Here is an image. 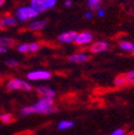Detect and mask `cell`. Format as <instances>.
<instances>
[{
  "label": "cell",
  "mask_w": 134,
  "mask_h": 135,
  "mask_svg": "<svg viewBox=\"0 0 134 135\" xmlns=\"http://www.w3.org/2000/svg\"><path fill=\"white\" fill-rule=\"evenodd\" d=\"M36 92L40 98H46V99H55L57 94L55 89L50 86H47V85H39L36 88Z\"/></svg>",
  "instance_id": "5"
},
{
  "label": "cell",
  "mask_w": 134,
  "mask_h": 135,
  "mask_svg": "<svg viewBox=\"0 0 134 135\" xmlns=\"http://www.w3.org/2000/svg\"><path fill=\"white\" fill-rule=\"evenodd\" d=\"M5 2H6V0H0V8H2L4 6Z\"/></svg>",
  "instance_id": "29"
},
{
  "label": "cell",
  "mask_w": 134,
  "mask_h": 135,
  "mask_svg": "<svg viewBox=\"0 0 134 135\" xmlns=\"http://www.w3.org/2000/svg\"><path fill=\"white\" fill-rule=\"evenodd\" d=\"M131 54H132V55H134V49H133V51L131 52Z\"/></svg>",
  "instance_id": "30"
},
{
  "label": "cell",
  "mask_w": 134,
  "mask_h": 135,
  "mask_svg": "<svg viewBox=\"0 0 134 135\" xmlns=\"http://www.w3.org/2000/svg\"><path fill=\"white\" fill-rule=\"evenodd\" d=\"M0 120L5 124H9L13 121V115L9 113H4L0 114Z\"/></svg>",
  "instance_id": "18"
},
{
  "label": "cell",
  "mask_w": 134,
  "mask_h": 135,
  "mask_svg": "<svg viewBox=\"0 0 134 135\" xmlns=\"http://www.w3.org/2000/svg\"><path fill=\"white\" fill-rule=\"evenodd\" d=\"M7 51H8V49L4 48V47H2V46H0V55H1V54H6Z\"/></svg>",
  "instance_id": "27"
},
{
  "label": "cell",
  "mask_w": 134,
  "mask_h": 135,
  "mask_svg": "<svg viewBox=\"0 0 134 135\" xmlns=\"http://www.w3.org/2000/svg\"><path fill=\"white\" fill-rule=\"evenodd\" d=\"M65 6L68 7V8L71 7V6H72V1H71V0H66V1H65Z\"/></svg>",
  "instance_id": "26"
},
{
  "label": "cell",
  "mask_w": 134,
  "mask_h": 135,
  "mask_svg": "<svg viewBox=\"0 0 134 135\" xmlns=\"http://www.w3.org/2000/svg\"><path fill=\"white\" fill-rule=\"evenodd\" d=\"M77 33L75 31H68L60 34L58 36V40L63 43H72L75 40Z\"/></svg>",
  "instance_id": "11"
},
{
  "label": "cell",
  "mask_w": 134,
  "mask_h": 135,
  "mask_svg": "<svg viewBox=\"0 0 134 135\" xmlns=\"http://www.w3.org/2000/svg\"><path fill=\"white\" fill-rule=\"evenodd\" d=\"M109 135H126V131L123 128H118V129H113Z\"/></svg>",
  "instance_id": "23"
},
{
  "label": "cell",
  "mask_w": 134,
  "mask_h": 135,
  "mask_svg": "<svg viewBox=\"0 0 134 135\" xmlns=\"http://www.w3.org/2000/svg\"><path fill=\"white\" fill-rule=\"evenodd\" d=\"M113 84L114 86L116 87H124L125 85H127V80L125 78V75L124 74H120V75H117L113 80Z\"/></svg>",
  "instance_id": "15"
},
{
  "label": "cell",
  "mask_w": 134,
  "mask_h": 135,
  "mask_svg": "<svg viewBox=\"0 0 134 135\" xmlns=\"http://www.w3.org/2000/svg\"><path fill=\"white\" fill-rule=\"evenodd\" d=\"M93 40V35L90 32L84 31L81 32V33H77V36L75 38V42L76 44L79 45V46H84V45H87L89 43H91Z\"/></svg>",
  "instance_id": "6"
},
{
  "label": "cell",
  "mask_w": 134,
  "mask_h": 135,
  "mask_svg": "<svg viewBox=\"0 0 134 135\" xmlns=\"http://www.w3.org/2000/svg\"><path fill=\"white\" fill-rule=\"evenodd\" d=\"M109 49V43L103 40H98L93 42L89 47V51L93 54H100L106 52Z\"/></svg>",
  "instance_id": "7"
},
{
  "label": "cell",
  "mask_w": 134,
  "mask_h": 135,
  "mask_svg": "<svg viewBox=\"0 0 134 135\" xmlns=\"http://www.w3.org/2000/svg\"><path fill=\"white\" fill-rule=\"evenodd\" d=\"M124 75H125V78L127 80V84L134 85V70L126 72Z\"/></svg>",
  "instance_id": "20"
},
{
  "label": "cell",
  "mask_w": 134,
  "mask_h": 135,
  "mask_svg": "<svg viewBox=\"0 0 134 135\" xmlns=\"http://www.w3.org/2000/svg\"><path fill=\"white\" fill-rule=\"evenodd\" d=\"M103 0H87L88 7L92 9V11H98L99 8H100L101 2Z\"/></svg>",
  "instance_id": "17"
},
{
  "label": "cell",
  "mask_w": 134,
  "mask_h": 135,
  "mask_svg": "<svg viewBox=\"0 0 134 135\" xmlns=\"http://www.w3.org/2000/svg\"><path fill=\"white\" fill-rule=\"evenodd\" d=\"M17 51L21 54H27L28 53V48H27V43H22V44L17 46Z\"/></svg>",
  "instance_id": "22"
},
{
  "label": "cell",
  "mask_w": 134,
  "mask_h": 135,
  "mask_svg": "<svg viewBox=\"0 0 134 135\" xmlns=\"http://www.w3.org/2000/svg\"><path fill=\"white\" fill-rule=\"evenodd\" d=\"M5 64L9 68H16V67L19 66V62L17 61L16 59H14V58L7 59L6 61H5Z\"/></svg>",
  "instance_id": "21"
},
{
  "label": "cell",
  "mask_w": 134,
  "mask_h": 135,
  "mask_svg": "<svg viewBox=\"0 0 134 135\" xmlns=\"http://www.w3.org/2000/svg\"><path fill=\"white\" fill-rule=\"evenodd\" d=\"M52 72L47 70H35L28 72L26 74V78L31 82H37V81H48L52 78Z\"/></svg>",
  "instance_id": "4"
},
{
  "label": "cell",
  "mask_w": 134,
  "mask_h": 135,
  "mask_svg": "<svg viewBox=\"0 0 134 135\" xmlns=\"http://www.w3.org/2000/svg\"><path fill=\"white\" fill-rule=\"evenodd\" d=\"M14 44H15V40L12 38H11V37H7V36L0 37V46L8 49L14 46Z\"/></svg>",
  "instance_id": "14"
},
{
  "label": "cell",
  "mask_w": 134,
  "mask_h": 135,
  "mask_svg": "<svg viewBox=\"0 0 134 135\" xmlns=\"http://www.w3.org/2000/svg\"><path fill=\"white\" fill-rule=\"evenodd\" d=\"M59 109L55 105V99L40 98L32 105H25L21 108L20 113L23 115L31 114H52L58 113Z\"/></svg>",
  "instance_id": "1"
},
{
  "label": "cell",
  "mask_w": 134,
  "mask_h": 135,
  "mask_svg": "<svg viewBox=\"0 0 134 135\" xmlns=\"http://www.w3.org/2000/svg\"><path fill=\"white\" fill-rule=\"evenodd\" d=\"M30 7L38 13H41L48 9L46 0H30Z\"/></svg>",
  "instance_id": "10"
},
{
  "label": "cell",
  "mask_w": 134,
  "mask_h": 135,
  "mask_svg": "<svg viewBox=\"0 0 134 135\" xmlns=\"http://www.w3.org/2000/svg\"><path fill=\"white\" fill-rule=\"evenodd\" d=\"M28 53H37L40 49V45L37 42H30L27 43Z\"/></svg>",
  "instance_id": "19"
},
{
  "label": "cell",
  "mask_w": 134,
  "mask_h": 135,
  "mask_svg": "<svg viewBox=\"0 0 134 135\" xmlns=\"http://www.w3.org/2000/svg\"><path fill=\"white\" fill-rule=\"evenodd\" d=\"M97 12H98V15H99V17H103L105 14V11L103 8H99V9L97 11Z\"/></svg>",
  "instance_id": "25"
},
{
  "label": "cell",
  "mask_w": 134,
  "mask_h": 135,
  "mask_svg": "<svg viewBox=\"0 0 134 135\" xmlns=\"http://www.w3.org/2000/svg\"><path fill=\"white\" fill-rule=\"evenodd\" d=\"M6 87L8 90H18V91H25L29 92L33 90V85L27 81L19 78H12L7 82Z\"/></svg>",
  "instance_id": "2"
},
{
  "label": "cell",
  "mask_w": 134,
  "mask_h": 135,
  "mask_svg": "<svg viewBox=\"0 0 134 135\" xmlns=\"http://www.w3.org/2000/svg\"><path fill=\"white\" fill-rule=\"evenodd\" d=\"M120 49H122L123 51H127V52H130L131 53L134 49V43L131 41H127V40H124L119 43Z\"/></svg>",
  "instance_id": "16"
},
{
  "label": "cell",
  "mask_w": 134,
  "mask_h": 135,
  "mask_svg": "<svg viewBox=\"0 0 134 135\" xmlns=\"http://www.w3.org/2000/svg\"><path fill=\"white\" fill-rule=\"evenodd\" d=\"M74 126H75V122L70 119H63V120H60L57 123V129L61 131H69V129H73Z\"/></svg>",
  "instance_id": "12"
},
{
  "label": "cell",
  "mask_w": 134,
  "mask_h": 135,
  "mask_svg": "<svg viewBox=\"0 0 134 135\" xmlns=\"http://www.w3.org/2000/svg\"><path fill=\"white\" fill-rule=\"evenodd\" d=\"M17 20L15 17L11 15H4V16L0 17V29L5 30L6 28L12 27L14 25H17Z\"/></svg>",
  "instance_id": "8"
},
{
  "label": "cell",
  "mask_w": 134,
  "mask_h": 135,
  "mask_svg": "<svg viewBox=\"0 0 134 135\" xmlns=\"http://www.w3.org/2000/svg\"><path fill=\"white\" fill-rule=\"evenodd\" d=\"M56 2H57V0H46L47 8H48V9L54 8V7L56 5Z\"/></svg>",
  "instance_id": "24"
},
{
  "label": "cell",
  "mask_w": 134,
  "mask_h": 135,
  "mask_svg": "<svg viewBox=\"0 0 134 135\" xmlns=\"http://www.w3.org/2000/svg\"><path fill=\"white\" fill-rule=\"evenodd\" d=\"M84 16H85L86 19H91V18H92V17H93V14H92V13H91V12H86Z\"/></svg>",
  "instance_id": "28"
},
{
  "label": "cell",
  "mask_w": 134,
  "mask_h": 135,
  "mask_svg": "<svg viewBox=\"0 0 134 135\" xmlns=\"http://www.w3.org/2000/svg\"><path fill=\"white\" fill-rule=\"evenodd\" d=\"M47 25V22L44 20H36L29 23L28 27L31 31H40L43 27H45Z\"/></svg>",
  "instance_id": "13"
},
{
  "label": "cell",
  "mask_w": 134,
  "mask_h": 135,
  "mask_svg": "<svg viewBox=\"0 0 134 135\" xmlns=\"http://www.w3.org/2000/svg\"><path fill=\"white\" fill-rule=\"evenodd\" d=\"M39 13L32 8L30 6H21L17 8L15 11V18L17 21L20 22H25L28 21L30 19H34L38 16Z\"/></svg>",
  "instance_id": "3"
},
{
  "label": "cell",
  "mask_w": 134,
  "mask_h": 135,
  "mask_svg": "<svg viewBox=\"0 0 134 135\" xmlns=\"http://www.w3.org/2000/svg\"><path fill=\"white\" fill-rule=\"evenodd\" d=\"M68 60L73 64H83L89 60V55L86 53H75L69 55Z\"/></svg>",
  "instance_id": "9"
},
{
  "label": "cell",
  "mask_w": 134,
  "mask_h": 135,
  "mask_svg": "<svg viewBox=\"0 0 134 135\" xmlns=\"http://www.w3.org/2000/svg\"><path fill=\"white\" fill-rule=\"evenodd\" d=\"M0 77H1V75H0Z\"/></svg>",
  "instance_id": "31"
}]
</instances>
